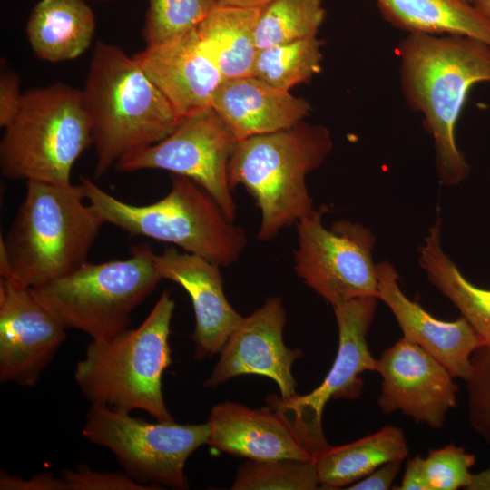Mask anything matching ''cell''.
<instances>
[{
  "instance_id": "6",
  "label": "cell",
  "mask_w": 490,
  "mask_h": 490,
  "mask_svg": "<svg viewBox=\"0 0 490 490\" xmlns=\"http://www.w3.org/2000/svg\"><path fill=\"white\" fill-rule=\"evenodd\" d=\"M80 184L103 221L131 235L177 245L220 267L235 262L246 248L244 230L225 215L203 188L185 176L172 173L167 195L142 206L117 199L88 178Z\"/></svg>"
},
{
  "instance_id": "36",
  "label": "cell",
  "mask_w": 490,
  "mask_h": 490,
  "mask_svg": "<svg viewBox=\"0 0 490 490\" xmlns=\"http://www.w3.org/2000/svg\"><path fill=\"white\" fill-rule=\"evenodd\" d=\"M420 457L416 456L410 458L406 466L399 490H426V485L420 470Z\"/></svg>"
},
{
  "instance_id": "34",
  "label": "cell",
  "mask_w": 490,
  "mask_h": 490,
  "mask_svg": "<svg viewBox=\"0 0 490 490\" xmlns=\"http://www.w3.org/2000/svg\"><path fill=\"white\" fill-rule=\"evenodd\" d=\"M1 490H67L66 484L59 475L52 473H40L31 478L24 479L21 476L10 475L1 471Z\"/></svg>"
},
{
  "instance_id": "37",
  "label": "cell",
  "mask_w": 490,
  "mask_h": 490,
  "mask_svg": "<svg viewBox=\"0 0 490 490\" xmlns=\"http://www.w3.org/2000/svg\"><path fill=\"white\" fill-rule=\"evenodd\" d=\"M273 0H217L218 5L238 8L261 9Z\"/></svg>"
},
{
  "instance_id": "24",
  "label": "cell",
  "mask_w": 490,
  "mask_h": 490,
  "mask_svg": "<svg viewBox=\"0 0 490 490\" xmlns=\"http://www.w3.org/2000/svg\"><path fill=\"white\" fill-rule=\"evenodd\" d=\"M260 9L217 5L196 27L224 79L254 76L255 27Z\"/></svg>"
},
{
  "instance_id": "13",
  "label": "cell",
  "mask_w": 490,
  "mask_h": 490,
  "mask_svg": "<svg viewBox=\"0 0 490 490\" xmlns=\"http://www.w3.org/2000/svg\"><path fill=\"white\" fill-rule=\"evenodd\" d=\"M377 372L382 378L377 404L384 415L400 411L416 423L440 429L457 406L459 388L449 370L404 338L382 352Z\"/></svg>"
},
{
  "instance_id": "28",
  "label": "cell",
  "mask_w": 490,
  "mask_h": 490,
  "mask_svg": "<svg viewBox=\"0 0 490 490\" xmlns=\"http://www.w3.org/2000/svg\"><path fill=\"white\" fill-rule=\"evenodd\" d=\"M316 462L295 459L249 460L237 471L233 490H313L319 488Z\"/></svg>"
},
{
  "instance_id": "7",
  "label": "cell",
  "mask_w": 490,
  "mask_h": 490,
  "mask_svg": "<svg viewBox=\"0 0 490 490\" xmlns=\"http://www.w3.org/2000/svg\"><path fill=\"white\" fill-rule=\"evenodd\" d=\"M4 129L0 167L10 180L70 184L74 164L92 144L82 91L62 83L24 93Z\"/></svg>"
},
{
  "instance_id": "40",
  "label": "cell",
  "mask_w": 490,
  "mask_h": 490,
  "mask_svg": "<svg viewBox=\"0 0 490 490\" xmlns=\"http://www.w3.org/2000/svg\"><path fill=\"white\" fill-rule=\"evenodd\" d=\"M465 1H466L468 3H471V4L473 3V0H465Z\"/></svg>"
},
{
  "instance_id": "3",
  "label": "cell",
  "mask_w": 490,
  "mask_h": 490,
  "mask_svg": "<svg viewBox=\"0 0 490 490\" xmlns=\"http://www.w3.org/2000/svg\"><path fill=\"white\" fill-rule=\"evenodd\" d=\"M82 94L95 178L124 155L163 140L182 120L133 56L102 41L93 49Z\"/></svg>"
},
{
  "instance_id": "1",
  "label": "cell",
  "mask_w": 490,
  "mask_h": 490,
  "mask_svg": "<svg viewBox=\"0 0 490 490\" xmlns=\"http://www.w3.org/2000/svg\"><path fill=\"white\" fill-rule=\"evenodd\" d=\"M407 105L423 116L431 136L439 181L459 184L470 172L456 127L471 88L490 82V46L460 35L410 33L397 47Z\"/></svg>"
},
{
  "instance_id": "39",
  "label": "cell",
  "mask_w": 490,
  "mask_h": 490,
  "mask_svg": "<svg viewBox=\"0 0 490 490\" xmlns=\"http://www.w3.org/2000/svg\"><path fill=\"white\" fill-rule=\"evenodd\" d=\"M474 6L490 20V0H473Z\"/></svg>"
},
{
  "instance_id": "9",
  "label": "cell",
  "mask_w": 490,
  "mask_h": 490,
  "mask_svg": "<svg viewBox=\"0 0 490 490\" xmlns=\"http://www.w3.org/2000/svg\"><path fill=\"white\" fill-rule=\"evenodd\" d=\"M83 435L109 449L125 473L148 485L188 488L187 459L210 436L208 422L181 425L171 420L151 423L128 412L92 404Z\"/></svg>"
},
{
  "instance_id": "20",
  "label": "cell",
  "mask_w": 490,
  "mask_h": 490,
  "mask_svg": "<svg viewBox=\"0 0 490 490\" xmlns=\"http://www.w3.org/2000/svg\"><path fill=\"white\" fill-rule=\"evenodd\" d=\"M211 108L237 142L290 128L311 112L306 99L256 76L224 79L213 95Z\"/></svg>"
},
{
  "instance_id": "26",
  "label": "cell",
  "mask_w": 490,
  "mask_h": 490,
  "mask_svg": "<svg viewBox=\"0 0 490 490\" xmlns=\"http://www.w3.org/2000/svg\"><path fill=\"white\" fill-rule=\"evenodd\" d=\"M326 16L322 0H273L260 9L257 49L316 37Z\"/></svg>"
},
{
  "instance_id": "35",
  "label": "cell",
  "mask_w": 490,
  "mask_h": 490,
  "mask_svg": "<svg viewBox=\"0 0 490 490\" xmlns=\"http://www.w3.org/2000/svg\"><path fill=\"white\" fill-rule=\"evenodd\" d=\"M403 460L387 462L367 476L350 485L348 490H387L399 473Z\"/></svg>"
},
{
  "instance_id": "25",
  "label": "cell",
  "mask_w": 490,
  "mask_h": 490,
  "mask_svg": "<svg viewBox=\"0 0 490 490\" xmlns=\"http://www.w3.org/2000/svg\"><path fill=\"white\" fill-rule=\"evenodd\" d=\"M439 211L418 249V262L430 283L459 310L484 343L490 344V289L469 281L446 254Z\"/></svg>"
},
{
  "instance_id": "30",
  "label": "cell",
  "mask_w": 490,
  "mask_h": 490,
  "mask_svg": "<svg viewBox=\"0 0 490 490\" xmlns=\"http://www.w3.org/2000/svg\"><path fill=\"white\" fill-rule=\"evenodd\" d=\"M475 463V455L454 444L430 450L426 457H420L426 490L467 489Z\"/></svg>"
},
{
  "instance_id": "29",
  "label": "cell",
  "mask_w": 490,
  "mask_h": 490,
  "mask_svg": "<svg viewBox=\"0 0 490 490\" xmlns=\"http://www.w3.org/2000/svg\"><path fill=\"white\" fill-rule=\"evenodd\" d=\"M142 35L147 45L183 34L198 24L218 5L217 0H148Z\"/></svg>"
},
{
  "instance_id": "23",
  "label": "cell",
  "mask_w": 490,
  "mask_h": 490,
  "mask_svg": "<svg viewBox=\"0 0 490 490\" xmlns=\"http://www.w3.org/2000/svg\"><path fill=\"white\" fill-rule=\"evenodd\" d=\"M408 453L403 430L393 426L348 444L329 445L316 460L319 485L324 489L349 486L387 462L404 460Z\"/></svg>"
},
{
  "instance_id": "19",
  "label": "cell",
  "mask_w": 490,
  "mask_h": 490,
  "mask_svg": "<svg viewBox=\"0 0 490 490\" xmlns=\"http://www.w3.org/2000/svg\"><path fill=\"white\" fill-rule=\"evenodd\" d=\"M377 299L394 315L404 338L416 344L439 362L455 378L466 380L471 357L484 341L462 316L444 321L409 299L399 286V276L387 261L377 264Z\"/></svg>"
},
{
  "instance_id": "32",
  "label": "cell",
  "mask_w": 490,
  "mask_h": 490,
  "mask_svg": "<svg viewBox=\"0 0 490 490\" xmlns=\"http://www.w3.org/2000/svg\"><path fill=\"white\" fill-rule=\"evenodd\" d=\"M67 490H151L161 487L140 483L126 473L100 472L86 465L64 469L59 475Z\"/></svg>"
},
{
  "instance_id": "10",
  "label": "cell",
  "mask_w": 490,
  "mask_h": 490,
  "mask_svg": "<svg viewBox=\"0 0 490 490\" xmlns=\"http://www.w3.org/2000/svg\"><path fill=\"white\" fill-rule=\"evenodd\" d=\"M328 211L322 205L296 223L297 275L332 307L353 299L377 298L373 232L347 220H338L327 229L322 217Z\"/></svg>"
},
{
  "instance_id": "31",
  "label": "cell",
  "mask_w": 490,
  "mask_h": 490,
  "mask_svg": "<svg viewBox=\"0 0 490 490\" xmlns=\"http://www.w3.org/2000/svg\"><path fill=\"white\" fill-rule=\"evenodd\" d=\"M466 381L469 423L490 445V344L484 343L474 351Z\"/></svg>"
},
{
  "instance_id": "2",
  "label": "cell",
  "mask_w": 490,
  "mask_h": 490,
  "mask_svg": "<svg viewBox=\"0 0 490 490\" xmlns=\"http://www.w3.org/2000/svg\"><path fill=\"white\" fill-rule=\"evenodd\" d=\"M81 184L26 181L14 221L0 239V277L36 288L83 263L105 222Z\"/></svg>"
},
{
  "instance_id": "5",
  "label": "cell",
  "mask_w": 490,
  "mask_h": 490,
  "mask_svg": "<svg viewBox=\"0 0 490 490\" xmlns=\"http://www.w3.org/2000/svg\"><path fill=\"white\" fill-rule=\"evenodd\" d=\"M174 307L170 291L164 290L137 328L91 339L74 370L75 382L91 404L173 419L164 403L162 377L172 364L168 340Z\"/></svg>"
},
{
  "instance_id": "12",
  "label": "cell",
  "mask_w": 490,
  "mask_h": 490,
  "mask_svg": "<svg viewBox=\"0 0 490 490\" xmlns=\"http://www.w3.org/2000/svg\"><path fill=\"white\" fill-rule=\"evenodd\" d=\"M270 407L251 409L224 401L213 406L207 442L211 448L249 460L295 459L316 462L329 444L323 431L283 407L277 396Z\"/></svg>"
},
{
  "instance_id": "33",
  "label": "cell",
  "mask_w": 490,
  "mask_h": 490,
  "mask_svg": "<svg viewBox=\"0 0 490 490\" xmlns=\"http://www.w3.org/2000/svg\"><path fill=\"white\" fill-rule=\"evenodd\" d=\"M18 74L1 62L0 73V126L5 128L18 112L24 93L20 89Z\"/></svg>"
},
{
  "instance_id": "41",
  "label": "cell",
  "mask_w": 490,
  "mask_h": 490,
  "mask_svg": "<svg viewBox=\"0 0 490 490\" xmlns=\"http://www.w3.org/2000/svg\"><path fill=\"white\" fill-rule=\"evenodd\" d=\"M92 1H106V0H92Z\"/></svg>"
},
{
  "instance_id": "17",
  "label": "cell",
  "mask_w": 490,
  "mask_h": 490,
  "mask_svg": "<svg viewBox=\"0 0 490 490\" xmlns=\"http://www.w3.org/2000/svg\"><path fill=\"white\" fill-rule=\"evenodd\" d=\"M153 260L162 279L181 286L191 299L196 319L191 338L194 358L201 360L220 353L244 318L227 300L220 266L173 247L155 254Z\"/></svg>"
},
{
  "instance_id": "22",
  "label": "cell",
  "mask_w": 490,
  "mask_h": 490,
  "mask_svg": "<svg viewBox=\"0 0 490 490\" xmlns=\"http://www.w3.org/2000/svg\"><path fill=\"white\" fill-rule=\"evenodd\" d=\"M382 17L410 33L460 35L490 46V20L465 0H375Z\"/></svg>"
},
{
  "instance_id": "11",
  "label": "cell",
  "mask_w": 490,
  "mask_h": 490,
  "mask_svg": "<svg viewBox=\"0 0 490 490\" xmlns=\"http://www.w3.org/2000/svg\"><path fill=\"white\" fill-rule=\"evenodd\" d=\"M236 142L211 107L182 118L166 138L124 155L115 166L122 172L157 169L185 176L203 188L234 220L236 206L228 163Z\"/></svg>"
},
{
  "instance_id": "21",
  "label": "cell",
  "mask_w": 490,
  "mask_h": 490,
  "mask_svg": "<svg viewBox=\"0 0 490 490\" xmlns=\"http://www.w3.org/2000/svg\"><path fill=\"white\" fill-rule=\"evenodd\" d=\"M95 18L85 0H40L25 33L36 57L51 63L73 60L90 46Z\"/></svg>"
},
{
  "instance_id": "27",
  "label": "cell",
  "mask_w": 490,
  "mask_h": 490,
  "mask_svg": "<svg viewBox=\"0 0 490 490\" xmlns=\"http://www.w3.org/2000/svg\"><path fill=\"white\" fill-rule=\"evenodd\" d=\"M322 42L316 37L259 49L254 76L283 91L309 83L321 71Z\"/></svg>"
},
{
  "instance_id": "8",
  "label": "cell",
  "mask_w": 490,
  "mask_h": 490,
  "mask_svg": "<svg viewBox=\"0 0 490 490\" xmlns=\"http://www.w3.org/2000/svg\"><path fill=\"white\" fill-rule=\"evenodd\" d=\"M146 243L132 246L131 256L101 263L85 262L70 274L36 288V299L67 328L91 339L115 336L131 324L132 311L162 279Z\"/></svg>"
},
{
  "instance_id": "14",
  "label": "cell",
  "mask_w": 490,
  "mask_h": 490,
  "mask_svg": "<svg viewBox=\"0 0 490 490\" xmlns=\"http://www.w3.org/2000/svg\"><path fill=\"white\" fill-rule=\"evenodd\" d=\"M64 326L31 291L0 278V380L34 387L66 338Z\"/></svg>"
},
{
  "instance_id": "4",
  "label": "cell",
  "mask_w": 490,
  "mask_h": 490,
  "mask_svg": "<svg viewBox=\"0 0 490 490\" xmlns=\"http://www.w3.org/2000/svg\"><path fill=\"white\" fill-rule=\"evenodd\" d=\"M330 131L304 121L235 142L228 163L231 190L242 185L261 211L258 239H274L313 211L306 176L331 152Z\"/></svg>"
},
{
  "instance_id": "15",
  "label": "cell",
  "mask_w": 490,
  "mask_h": 490,
  "mask_svg": "<svg viewBox=\"0 0 490 490\" xmlns=\"http://www.w3.org/2000/svg\"><path fill=\"white\" fill-rule=\"evenodd\" d=\"M285 322L282 299L268 298L260 309L243 318L229 338L203 385L215 387L235 377L255 374L274 380L282 399L295 397L296 381L291 367L302 352L285 346Z\"/></svg>"
},
{
  "instance_id": "16",
  "label": "cell",
  "mask_w": 490,
  "mask_h": 490,
  "mask_svg": "<svg viewBox=\"0 0 490 490\" xmlns=\"http://www.w3.org/2000/svg\"><path fill=\"white\" fill-rule=\"evenodd\" d=\"M378 299L362 297L333 306L338 329L335 360L323 382L306 395L289 399L278 397L279 404L322 428L321 417L330 399L358 398L364 386L361 374L376 371L377 359L368 348L367 336L375 317Z\"/></svg>"
},
{
  "instance_id": "38",
  "label": "cell",
  "mask_w": 490,
  "mask_h": 490,
  "mask_svg": "<svg viewBox=\"0 0 490 490\" xmlns=\"http://www.w3.org/2000/svg\"><path fill=\"white\" fill-rule=\"evenodd\" d=\"M467 490H490V467L479 473L473 474L472 481Z\"/></svg>"
},
{
  "instance_id": "18",
  "label": "cell",
  "mask_w": 490,
  "mask_h": 490,
  "mask_svg": "<svg viewBox=\"0 0 490 490\" xmlns=\"http://www.w3.org/2000/svg\"><path fill=\"white\" fill-rule=\"evenodd\" d=\"M152 82L184 118L211 107L224 80L196 28L133 55Z\"/></svg>"
}]
</instances>
